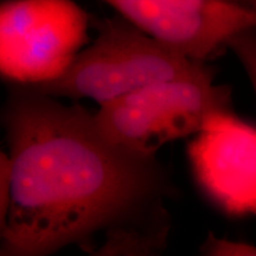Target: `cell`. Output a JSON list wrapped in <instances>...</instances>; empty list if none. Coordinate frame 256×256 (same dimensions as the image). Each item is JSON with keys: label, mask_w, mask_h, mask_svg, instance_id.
<instances>
[{"label": "cell", "mask_w": 256, "mask_h": 256, "mask_svg": "<svg viewBox=\"0 0 256 256\" xmlns=\"http://www.w3.org/2000/svg\"><path fill=\"white\" fill-rule=\"evenodd\" d=\"M10 180H11V162L10 156L0 150V238H2L8 220L10 206Z\"/></svg>", "instance_id": "cell-9"}, {"label": "cell", "mask_w": 256, "mask_h": 256, "mask_svg": "<svg viewBox=\"0 0 256 256\" xmlns=\"http://www.w3.org/2000/svg\"><path fill=\"white\" fill-rule=\"evenodd\" d=\"M188 158L203 194L226 215H256V126L234 110L211 114L191 136Z\"/></svg>", "instance_id": "cell-6"}, {"label": "cell", "mask_w": 256, "mask_h": 256, "mask_svg": "<svg viewBox=\"0 0 256 256\" xmlns=\"http://www.w3.org/2000/svg\"><path fill=\"white\" fill-rule=\"evenodd\" d=\"M89 24L72 0L2 2L0 78L28 87L58 78L88 42Z\"/></svg>", "instance_id": "cell-4"}, {"label": "cell", "mask_w": 256, "mask_h": 256, "mask_svg": "<svg viewBox=\"0 0 256 256\" xmlns=\"http://www.w3.org/2000/svg\"><path fill=\"white\" fill-rule=\"evenodd\" d=\"M146 34L200 62L218 57L232 37L256 32V11L232 0H104Z\"/></svg>", "instance_id": "cell-5"}, {"label": "cell", "mask_w": 256, "mask_h": 256, "mask_svg": "<svg viewBox=\"0 0 256 256\" xmlns=\"http://www.w3.org/2000/svg\"><path fill=\"white\" fill-rule=\"evenodd\" d=\"M232 108V88L215 80L176 78L153 83L100 106L98 130L124 148L156 156L166 144L191 138L211 114Z\"/></svg>", "instance_id": "cell-3"}, {"label": "cell", "mask_w": 256, "mask_h": 256, "mask_svg": "<svg viewBox=\"0 0 256 256\" xmlns=\"http://www.w3.org/2000/svg\"><path fill=\"white\" fill-rule=\"evenodd\" d=\"M232 2L243 6V8H247L252 10V11H256V0H232Z\"/></svg>", "instance_id": "cell-10"}, {"label": "cell", "mask_w": 256, "mask_h": 256, "mask_svg": "<svg viewBox=\"0 0 256 256\" xmlns=\"http://www.w3.org/2000/svg\"><path fill=\"white\" fill-rule=\"evenodd\" d=\"M92 24L98 36L80 51L68 70L54 81L30 88L54 98H90L102 106L153 83L216 78L217 69L209 62L183 55L120 16L95 19Z\"/></svg>", "instance_id": "cell-2"}, {"label": "cell", "mask_w": 256, "mask_h": 256, "mask_svg": "<svg viewBox=\"0 0 256 256\" xmlns=\"http://www.w3.org/2000/svg\"><path fill=\"white\" fill-rule=\"evenodd\" d=\"M228 49L244 69L256 98V32H243L232 37Z\"/></svg>", "instance_id": "cell-7"}, {"label": "cell", "mask_w": 256, "mask_h": 256, "mask_svg": "<svg viewBox=\"0 0 256 256\" xmlns=\"http://www.w3.org/2000/svg\"><path fill=\"white\" fill-rule=\"evenodd\" d=\"M200 252L209 256H256V244L250 242L217 238L209 232L202 243Z\"/></svg>", "instance_id": "cell-8"}, {"label": "cell", "mask_w": 256, "mask_h": 256, "mask_svg": "<svg viewBox=\"0 0 256 256\" xmlns=\"http://www.w3.org/2000/svg\"><path fill=\"white\" fill-rule=\"evenodd\" d=\"M11 180L0 256H46L68 246L92 255H151L171 228L176 188L156 156L124 148L80 104L10 84L0 108Z\"/></svg>", "instance_id": "cell-1"}]
</instances>
